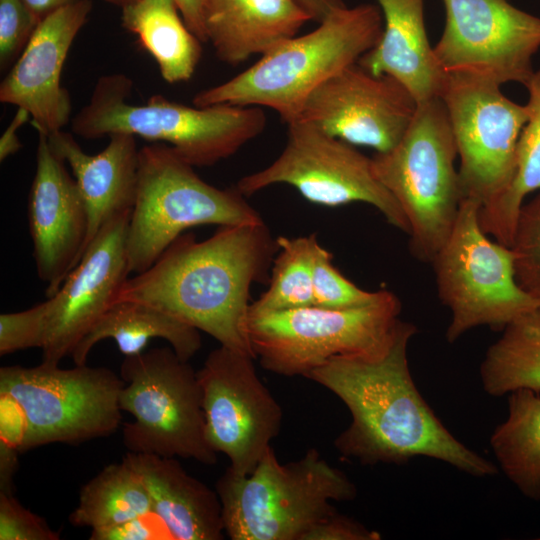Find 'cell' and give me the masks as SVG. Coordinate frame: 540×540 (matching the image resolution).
I'll return each instance as SVG.
<instances>
[{
    "mask_svg": "<svg viewBox=\"0 0 540 540\" xmlns=\"http://www.w3.org/2000/svg\"><path fill=\"white\" fill-rule=\"evenodd\" d=\"M416 333L414 324L400 320L384 350L336 356L306 376L334 393L351 414L350 425L334 441L336 449L364 465L403 464L422 456L475 477L496 474V465L455 438L417 389L408 363Z\"/></svg>",
    "mask_w": 540,
    "mask_h": 540,
    "instance_id": "obj_1",
    "label": "cell"
},
{
    "mask_svg": "<svg viewBox=\"0 0 540 540\" xmlns=\"http://www.w3.org/2000/svg\"><path fill=\"white\" fill-rule=\"evenodd\" d=\"M278 249L264 221L219 226L202 241L183 233L148 269L128 277L116 301L155 307L255 358L247 330L250 288L266 278Z\"/></svg>",
    "mask_w": 540,
    "mask_h": 540,
    "instance_id": "obj_2",
    "label": "cell"
},
{
    "mask_svg": "<svg viewBox=\"0 0 540 540\" xmlns=\"http://www.w3.org/2000/svg\"><path fill=\"white\" fill-rule=\"evenodd\" d=\"M382 29L379 6L337 8L314 30L283 40L230 80L196 93L192 103L267 107L288 124L317 87L377 44Z\"/></svg>",
    "mask_w": 540,
    "mask_h": 540,
    "instance_id": "obj_3",
    "label": "cell"
},
{
    "mask_svg": "<svg viewBox=\"0 0 540 540\" xmlns=\"http://www.w3.org/2000/svg\"><path fill=\"white\" fill-rule=\"evenodd\" d=\"M132 89L123 73L100 76L89 102L73 117L72 132L85 139L132 134L169 145L193 167H207L235 154L266 126L261 107H190L159 94L136 105L129 102Z\"/></svg>",
    "mask_w": 540,
    "mask_h": 540,
    "instance_id": "obj_4",
    "label": "cell"
},
{
    "mask_svg": "<svg viewBox=\"0 0 540 540\" xmlns=\"http://www.w3.org/2000/svg\"><path fill=\"white\" fill-rule=\"evenodd\" d=\"M215 490L224 532L232 540H303L336 511L332 502L357 495L346 474L314 448L296 461L281 463L270 447L247 475L228 467Z\"/></svg>",
    "mask_w": 540,
    "mask_h": 540,
    "instance_id": "obj_5",
    "label": "cell"
},
{
    "mask_svg": "<svg viewBox=\"0 0 540 540\" xmlns=\"http://www.w3.org/2000/svg\"><path fill=\"white\" fill-rule=\"evenodd\" d=\"M457 156L445 105L436 97L418 104L395 147L372 157L377 178L407 219L410 251L423 263H432L458 215L463 196Z\"/></svg>",
    "mask_w": 540,
    "mask_h": 540,
    "instance_id": "obj_6",
    "label": "cell"
},
{
    "mask_svg": "<svg viewBox=\"0 0 540 540\" xmlns=\"http://www.w3.org/2000/svg\"><path fill=\"white\" fill-rule=\"evenodd\" d=\"M245 197L236 187L220 189L205 182L169 145L143 146L127 231L129 272L148 269L191 227L262 222Z\"/></svg>",
    "mask_w": 540,
    "mask_h": 540,
    "instance_id": "obj_7",
    "label": "cell"
},
{
    "mask_svg": "<svg viewBox=\"0 0 540 540\" xmlns=\"http://www.w3.org/2000/svg\"><path fill=\"white\" fill-rule=\"evenodd\" d=\"M123 385L111 369L86 364L69 369L45 363L0 369V397L15 405L21 419L20 452L111 435L122 420Z\"/></svg>",
    "mask_w": 540,
    "mask_h": 540,
    "instance_id": "obj_8",
    "label": "cell"
},
{
    "mask_svg": "<svg viewBox=\"0 0 540 540\" xmlns=\"http://www.w3.org/2000/svg\"><path fill=\"white\" fill-rule=\"evenodd\" d=\"M401 302L378 290L363 305L332 309L307 306L249 313L247 330L262 367L283 376L306 377L336 356L374 354L391 342L400 321Z\"/></svg>",
    "mask_w": 540,
    "mask_h": 540,
    "instance_id": "obj_9",
    "label": "cell"
},
{
    "mask_svg": "<svg viewBox=\"0 0 540 540\" xmlns=\"http://www.w3.org/2000/svg\"><path fill=\"white\" fill-rule=\"evenodd\" d=\"M120 407L134 418L124 423L129 452L193 459L213 465L217 453L205 433L202 391L197 371L171 347L125 357Z\"/></svg>",
    "mask_w": 540,
    "mask_h": 540,
    "instance_id": "obj_10",
    "label": "cell"
},
{
    "mask_svg": "<svg viewBox=\"0 0 540 540\" xmlns=\"http://www.w3.org/2000/svg\"><path fill=\"white\" fill-rule=\"evenodd\" d=\"M480 207L476 200H462L452 231L431 263L438 296L451 312L449 343L480 326L503 330L540 307L516 280L511 247L482 229Z\"/></svg>",
    "mask_w": 540,
    "mask_h": 540,
    "instance_id": "obj_11",
    "label": "cell"
},
{
    "mask_svg": "<svg viewBox=\"0 0 540 540\" xmlns=\"http://www.w3.org/2000/svg\"><path fill=\"white\" fill-rule=\"evenodd\" d=\"M287 127L281 154L267 167L237 182L235 187L244 196L274 184H288L306 200L326 207L369 204L390 225L409 234L407 219L377 178L372 158L310 122L295 119Z\"/></svg>",
    "mask_w": 540,
    "mask_h": 540,
    "instance_id": "obj_12",
    "label": "cell"
},
{
    "mask_svg": "<svg viewBox=\"0 0 540 540\" xmlns=\"http://www.w3.org/2000/svg\"><path fill=\"white\" fill-rule=\"evenodd\" d=\"M500 87L446 74L440 95L460 161L463 199L476 200L481 207L495 201L511 184L518 140L528 119L526 105L506 97Z\"/></svg>",
    "mask_w": 540,
    "mask_h": 540,
    "instance_id": "obj_13",
    "label": "cell"
},
{
    "mask_svg": "<svg viewBox=\"0 0 540 540\" xmlns=\"http://www.w3.org/2000/svg\"><path fill=\"white\" fill-rule=\"evenodd\" d=\"M442 2L445 25L433 51L445 74L499 86L528 83L540 50V17L509 0Z\"/></svg>",
    "mask_w": 540,
    "mask_h": 540,
    "instance_id": "obj_14",
    "label": "cell"
},
{
    "mask_svg": "<svg viewBox=\"0 0 540 540\" xmlns=\"http://www.w3.org/2000/svg\"><path fill=\"white\" fill-rule=\"evenodd\" d=\"M254 359L220 345L197 370L207 441L240 475L255 468L282 423L281 407L258 377Z\"/></svg>",
    "mask_w": 540,
    "mask_h": 540,
    "instance_id": "obj_15",
    "label": "cell"
},
{
    "mask_svg": "<svg viewBox=\"0 0 540 540\" xmlns=\"http://www.w3.org/2000/svg\"><path fill=\"white\" fill-rule=\"evenodd\" d=\"M418 103L398 80L358 62L337 72L306 99L297 119L351 145L384 153L397 145Z\"/></svg>",
    "mask_w": 540,
    "mask_h": 540,
    "instance_id": "obj_16",
    "label": "cell"
},
{
    "mask_svg": "<svg viewBox=\"0 0 540 540\" xmlns=\"http://www.w3.org/2000/svg\"><path fill=\"white\" fill-rule=\"evenodd\" d=\"M131 212L110 220L50 299L42 363L59 365L113 305L128 279L127 231Z\"/></svg>",
    "mask_w": 540,
    "mask_h": 540,
    "instance_id": "obj_17",
    "label": "cell"
},
{
    "mask_svg": "<svg viewBox=\"0 0 540 540\" xmlns=\"http://www.w3.org/2000/svg\"><path fill=\"white\" fill-rule=\"evenodd\" d=\"M65 164L51 149L47 135L38 133L27 217L36 271L47 284V298L57 293L88 244V211Z\"/></svg>",
    "mask_w": 540,
    "mask_h": 540,
    "instance_id": "obj_18",
    "label": "cell"
},
{
    "mask_svg": "<svg viewBox=\"0 0 540 540\" xmlns=\"http://www.w3.org/2000/svg\"><path fill=\"white\" fill-rule=\"evenodd\" d=\"M91 9L90 0H79L42 19L1 82L0 101L26 109L37 133L48 136L70 120L72 103L61 74Z\"/></svg>",
    "mask_w": 540,
    "mask_h": 540,
    "instance_id": "obj_19",
    "label": "cell"
},
{
    "mask_svg": "<svg viewBox=\"0 0 540 540\" xmlns=\"http://www.w3.org/2000/svg\"><path fill=\"white\" fill-rule=\"evenodd\" d=\"M51 149L71 168L89 216L88 244L110 220L131 212L137 183L139 149L135 136L109 135L108 145L98 154L83 151L70 132L47 136Z\"/></svg>",
    "mask_w": 540,
    "mask_h": 540,
    "instance_id": "obj_20",
    "label": "cell"
},
{
    "mask_svg": "<svg viewBox=\"0 0 540 540\" xmlns=\"http://www.w3.org/2000/svg\"><path fill=\"white\" fill-rule=\"evenodd\" d=\"M383 29L377 44L358 63L373 75H389L418 104L440 97L446 74L434 55L425 26V0H376Z\"/></svg>",
    "mask_w": 540,
    "mask_h": 540,
    "instance_id": "obj_21",
    "label": "cell"
},
{
    "mask_svg": "<svg viewBox=\"0 0 540 540\" xmlns=\"http://www.w3.org/2000/svg\"><path fill=\"white\" fill-rule=\"evenodd\" d=\"M123 459L137 472L153 512L174 540H220L222 507L216 490L191 476L174 457L129 452Z\"/></svg>",
    "mask_w": 540,
    "mask_h": 540,
    "instance_id": "obj_22",
    "label": "cell"
},
{
    "mask_svg": "<svg viewBox=\"0 0 540 540\" xmlns=\"http://www.w3.org/2000/svg\"><path fill=\"white\" fill-rule=\"evenodd\" d=\"M202 17L207 42L230 65L265 54L312 20L295 0H202Z\"/></svg>",
    "mask_w": 540,
    "mask_h": 540,
    "instance_id": "obj_23",
    "label": "cell"
},
{
    "mask_svg": "<svg viewBox=\"0 0 540 540\" xmlns=\"http://www.w3.org/2000/svg\"><path fill=\"white\" fill-rule=\"evenodd\" d=\"M153 338H161L183 360L189 361L201 347L200 331L147 304L118 300L105 312L71 353L75 365L86 364L92 348L113 339L125 356L144 352Z\"/></svg>",
    "mask_w": 540,
    "mask_h": 540,
    "instance_id": "obj_24",
    "label": "cell"
},
{
    "mask_svg": "<svg viewBox=\"0 0 540 540\" xmlns=\"http://www.w3.org/2000/svg\"><path fill=\"white\" fill-rule=\"evenodd\" d=\"M174 0H134L122 7V25L135 34L171 84L188 81L201 59V41L179 16Z\"/></svg>",
    "mask_w": 540,
    "mask_h": 540,
    "instance_id": "obj_25",
    "label": "cell"
},
{
    "mask_svg": "<svg viewBox=\"0 0 540 540\" xmlns=\"http://www.w3.org/2000/svg\"><path fill=\"white\" fill-rule=\"evenodd\" d=\"M528 91V119L521 131L516 170L507 190L490 204L480 207L482 229L497 242L511 247L524 199L540 191V69L525 85Z\"/></svg>",
    "mask_w": 540,
    "mask_h": 540,
    "instance_id": "obj_26",
    "label": "cell"
},
{
    "mask_svg": "<svg viewBox=\"0 0 540 540\" xmlns=\"http://www.w3.org/2000/svg\"><path fill=\"white\" fill-rule=\"evenodd\" d=\"M503 473L527 498L540 500V394L511 392L508 415L490 438Z\"/></svg>",
    "mask_w": 540,
    "mask_h": 540,
    "instance_id": "obj_27",
    "label": "cell"
},
{
    "mask_svg": "<svg viewBox=\"0 0 540 540\" xmlns=\"http://www.w3.org/2000/svg\"><path fill=\"white\" fill-rule=\"evenodd\" d=\"M484 391L494 397L528 389L540 394V307L503 328L480 365Z\"/></svg>",
    "mask_w": 540,
    "mask_h": 540,
    "instance_id": "obj_28",
    "label": "cell"
},
{
    "mask_svg": "<svg viewBox=\"0 0 540 540\" xmlns=\"http://www.w3.org/2000/svg\"><path fill=\"white\" fill-rule=\"evenodd\" d=\"M154 513L148 492L137 472L122 458L105 466L81 489L71 524L91 530Z\"/></svg>",
    "mask_w": 540,
    "mask_h": 540,
    "instance_id": "obj_29",
    "label": "cell"
},
{
    "mask_svg": "<svg viewBox=\"0 0 540 540\" xmlns=\"http://www.w3.org/2000/svg\"><path fill=\"white\" fill-rule=\"evenodd\" d=\"M314 234L276 238L269 288L253 303L249 313H267L313 306L312 256Z\"/></svg>",
    "mask_w": 540,
    "mask_h": 540,
    "instance_id": "obj_30",
    "label": "cell"
},
{
    "mask_svg": "<svg viewBox=\"0 0 540 540\" xmlns=\"http://www.w3.org/2000/svg\"><path fill=\"white\" fill-rule=\"evenodd\" d=\"M314 306L343 309L372 301L377 291H366L348 280L332 263V254L319 243L316 234L312 247Z\"/></svg>",
    "mask_w": 540,
    "mask_h": 540,
    "instance_id": "obj_31",
    "label": "cell"
},
{
    "mask_svg": "<svg viewBox=\"0 0 540 540\" xmlns=\"http://www.w3.org/2000/svg\"><path fill=\"white\" fill-rule=\"evenodd\" d=\"M511 249L519 286L540 304V191L523 205Z\"/></svg>",
    "mask_w": 540,
    "mask_h": 540,
    "instance_id": "obj_32",
    "label": "cell"
},
{
    "mask_svg": "<svg viewBox=\"0 0 540 540\" xmlns=\"http://www.w3.org/2000/svg\"><path fill=\"white\" fill-rule=\"evenodd\" d=\"M50 299L29 309L0 315V355L42 348L47 335Z\"/></svg>",
    "mask_w": 540,
    "mask_h": 540,
    "instance_id": "obj_33",
    "label": "cell"
},
{
    "mask_svg": "<svg viewBox=\"0 0 540 540\" xmlns=\"http://www.w3.org/2000/svg\"><path fill=\"white\" fill-rule=\"evenodd\" d=\"M40 21L23 0H0V67L16 62Z\"/></svg>",
    "mask_w": 540,
    "mask_h": 540,
    "instance_id": "obj_34",
    "label": "cell"
},
{
    "mask_svg": "<svg viewBox=\"0 0 540 540\" xmlns=\"http://www.w3.org/2000/svg\"><path fill=\"white\" fill-rule=\"evenodd\" d=\"M46 520L25 508L14 494L0 492V540H59Z\"/></svg>",
    "mask_w": 540,
    "mask_h": 540,
    "instance_id": "obj_35",
    "label": "cell"
},
{
    "mask_svg": "<svg viewBox=\"0 0 540 540\" xmlns=\"http://www.w3.org/2000/svg\"><path fill=\"white\" fill-rule=\"evenodd\" d=\"M91 540L171 539L170 533L155 513L106 528L91 530Z\"/></svg>",
    "mask_w": 540,
    "mask_h": 540,
    "instance_id": "obj_36",
    "label": "cell"
},
{
    "mask_svg": "<svg viewBox=\"0 0 540 540\" xmlns=\"http://www.w3.org/2000/svg\"><path fill=\"white\" fill-rule=\"evenodd\" d=\"M381 534L360 522L333 512L315 524L303 540H379Z\"/></svg>",
    "mask_w": 540,
    "mask_h": 540,
    "instance_id": "obj_37",
    "label": "cell"
},
{
    "mask_svg": "<svg viewBox=\"0 0 540 540\" xmlns=\"http://www.w3.org/2000/svg\"><path fill=\"white\" fill-rule=\"evenodd\" d=\"M31 119L29 112L18 107L16 113L8 127L0 138V161L3 162L9 156L15 154L22 148L17 131Z\"/></svg>",
    "mask_w": 540,
    "mask_h": 540,
    "instance_id": "obj_38",
    "label": "cell"
},
{
    "mask_svg": "<svg viewBox=\"0 0 540 540\" xmlns=\"http://www.w3.org/2000/svg\"><path fill=\"white\" fill-rule=\"evenodd\" d=\"M19 450L0 441V492L14 493L13 477L18 466Z\"/></svg>",
    "mask_w": 540,
    "mask_h": 540,
    "instance_id": "obj_39",
    "label": "cell"
},
{
    "mask_svg": "<svg viewBox=\"0 0 540 540\" xmlns=\"http://www.w3.org/2000/svg\"><path fill=\"white\" fill-rule=\"evenodd\" d=\"M187 27L201 42H207L202 17V0H174Z\"/></svg>",
    "mask_w": 540,
    "mask_h": 540,
    "instance_id": "obj_40",
    "label": "cell"
},
{
    "mask_svg": "<svg viewBox=\"0 0 540 540\" xmlns=\"http://www.w3.org/2000/svg\"><path fill=\"white\" fill-rule=\"evenodd\" d=\"M311 16L320 22L333 10L346 6L343 0H295Z\"/></svg>",
    "mask_w": 540,
    "mask_h": 540,
    "instance_id": "obj_41",
    "label": "cell"
},
{
    "mask_svg": "<svg viewBox=\"0 0 540 540\" xmlns=\"http://www.w3.org/2000/svg\"><path fill=\"white\" fill-rule=\"evenodd\" d=\"M36 18L41 21L54 11L79 0H23Z\"/></svg>",
    "mask_w": 540,
    "mask_h": 540,
    "instance_id": "obj_42",
    "label": "cell"
},
{
    "mask_svg": "<svg viewBox=\"0 0 540 540\" xmlns=\"http://www.w3.org/2000/svg\"><path fill=\"white\" fill-rule=\"evenodd\" d=\"M110 4L117 5L119 7H124L125 5L129 4L130 2L134 0H104Z\"/></svg>",
    "mask_w": 540,
    "mask_h": 540,
    "instance_id": "obj_43",
    "label": "cell"
}]
</instances>
